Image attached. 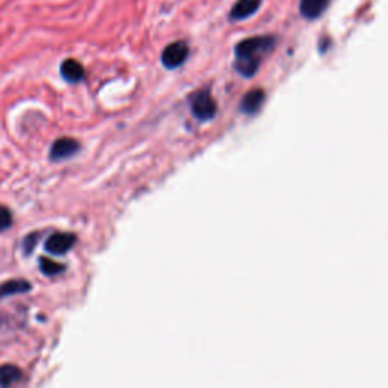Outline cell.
<instances>
[{"instance_id":"obj_1","label":"cell","mask_w":388,"mask_h":388,"mask_svg":"<svg viewBox=\"0 0 388 388\" xmlns=\"http://www.w3.org/2000/svg\"><path fill=\"white\" fill-rule=\"evenodd\" d=\"M275 45L276 40L272 35H258L240 41L235 46V70L244 78H252Z\"/></svg>"},{"instance_id":"obj_2","label":"cell","mask_w":388,"mask_h":388,"mask_svg":"<svg viewBox=\"0 0 388 388\" xmlns=\"http://www.w3.org/2000/svg\"><path fill=\"white\" fill-rule=\"evenodd\" d=\"M191 113L200 122L212 120L217 114V103L208 90H202L191 97Z\"/></svg>"},{"instance_id":"obj_3","label":"cell","mask_w":388,"mask_h":388,"mask_svg":"<svg viewBox=\"0 0 388 388\" xmlns=\"http://www.w3.org/2000/svg\"><path fill=\"white\" fill-rule=\"evenodd\" d=\"M188 53H190V49L187 46V42L175 41L164 49L163 55H161V62H163V66L166 69L173 70L181 67L182 64L187 61Z\"/></svg>"},{"instance_id":"obj_4","label":"cell","mask_w":388,"mask_h":388,"mask_svg":"<svg viewBox=\"0 0 388 388\" xmlns=\"http://www.w3.org/2000/svg\"><path fill=\"white\" fill-rule=\"evenodd\" d=\"M76 243V236L73 234H53L46 240L45 249L52 255H64L67 253Z\"/></svg>"},{"instance_id":"obj_5","label":"cell","mask_w":388,"mask_h":388,"mask_svg":"<svg viewBox=\"0 0 388 388\" xmlns=\"http://www.w3.org/2000/svg\"><path fill=\"white\" fill-rule=\"evenodd\" d=\"M81 144L73 138H59L52 144L50 149V159L52 161H62L69 159L70 156L79 152Z\"/></svg>"},{"instance_id":"obj_6","label":"cell","mask_w":388,"mask_h":388,"mask_svg":"<svg viewBox=\"0 0 388 388\" xmlns=\"http://www.w3.org/2000/svg\"><path fill=\"white\" fill-rule=\"evenodd\" d=\"M261 4L263 0H239V2L232 6L229 18L232 21H241L249 18L258 13V9L261 8Z\"/></svg>"},{"instance_id":"obj_7","label":"cell","mask_w":388,"mask_h":388,"mask_svg":"<svg viewBox=\"0 0 388 388\" xmlns=\"http://www.w3.org/2000/svg\"><path fill=\"white\" fill-rule=\"evenodd\" d=\"M331 0H300V14L307 20H317L328 9Z\"/></svg>"},{"instance_id":"obj_8","label":"cell","mask_w":388,"mask_h":388,"mask_svg":"<svg viewBox=\"0 0 388 388\" xmlns=\"http://www.w3.org/2000/svg\"><path fill=\"white\" fill-rule=\"evenodd\" d=\"M61 74L69 84H78L85 79V69L76 59H66L61 64Z\"/></svg>"},{"instance_id":"obj_9","label":"cell","mask_w":388,"mask_h":388,"mask_svg":"<svg viewBox=\"0 0 388 388\" xmlns=\"http://www.w3.org/2000/svg\"><path fill=\"white\" fill-rule=\"evenodd\" d=\"M266 101V93L263 90H252L247 93L241 101V113L244 114H256L261 110V106Z\"/></svg>"},{"instance_id":"obj_10","label":"cell","mask_w":388,"mask_h":388,"mask_svg":"<svg viewBox=\"0 0 388 388\" xmlns=\"http://www.w3.org/2000/svg\"><path fill=\"white\" fill-rule=\"evenodd\" d=\"M29 290H30L29 283L21 281V279H14V281H8L2 287H0V299L20 295V293H28Z\"/></svg>"},{"instance_id":"obj_11","label":"cell","mask_w":388,"mask_h":388,"mask_svg":"<svg viewBox=\"0 0 388 388\" xmlns=\"http://www.w3.org/2000/svg\"><path fill=\"white\" fill-rule=\"evenodd\" d=\"M21 376H23V373H21V370L17 367V365L5 364L0 367V385L2 387L13 385L21 380Z\"/></svg>"},{"instance_id":"obj_12","label":"cell","mask_w":388,"mask_h":388,"mask_svg":"<svg viewBox=\"0 0 388 388\" xmlns=\"http://www.w3.org/2000/svg\"><path fill=\"white\" fill-rule=\"evenodd\" d=\"M40 270L46 276H55L64 272V266L49 260V258H40Z\"/></svg>"},{"instance_id":"obj_13","label":"cell","mask_w":388,"mask_h":388,"mask_svg":"<svg viewBox=\"0 0 388 388\" xmlns=\"http://www.w3.org/2000/svg\"><path fill=\"white\" fill-rule=\"evenodd\" d=\"M11 224H13V215L8 208L0 207V232L9 229Z\"/></svg>"},{"instance_id":"obj_14","label":"cell","mask_w":388,"mask_h":388,"mask_svg":"<svg viewBox=\"0 0 388 388\" xmlns=\"http://www.w3.org/2000/svg\"><path fill=\"white\" fill-rule=\"evenodd\" d=\"M38 239H40V234L34 232V234L28 235L26 239L23 240V249H25V252H26L28 255H29L32 251H34V247H35V244H37Z\"/></svg>"}]
</instances>
